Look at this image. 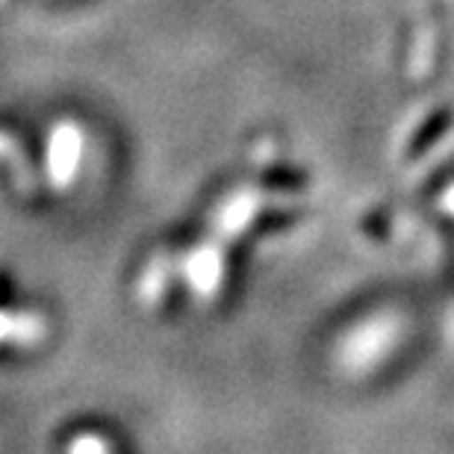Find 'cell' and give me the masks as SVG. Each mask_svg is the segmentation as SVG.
Here are the masks:
<instances>
[{"label": "cell", "mask_w": 454, "mask_h": 454, "mask_svg": "<svg viewBox=\"0 0 454 454\" xmlns=\"http://www.w3.org/2000/svg\"><path fill=\"white\" fill-rule=\"evenodd\" d=\"M407 319L398 310H372L354 319L333 345V366L351 380L372 378L402 351Z\"/></svg>", "instance_id": "6da1fadb"}, {"label": "cell", "mask_w": 454, "mask_h": 454, "mask_svg": "<svg viewBox=\"0 0 454 454\" xmlns=\"http://www.w3.org/2000/svg\"><path fill=\"white\" fill-rule=\"evenodd\" d=\"M89 157V136L80 121L62 118L44 139V177L57 192H68L80 184Z\"/></svg>", "instance_id": "7a4b0ae2"}, {"label": "cell", "mask_w": 454, "mask_h": 454, "mask_svg": "<svg viewBox=\"0 0 454 454\" xmlns=\"http://www.w3.org/2000/svg\"><path fill=\"white\" fill-rule=\"evenodd\" d=\"M180 275H184L189 293L198 295L201 301H210L222 293L227 278V260L219 245H198L180 262Z\"/></svg>", "instance_id": "3957f363"}, {"label": "cell", "mask_w": 454, "mask_h": 454, "mask_svg": "<svg viewBox=\"0 0 454 454\" xmlns=\"http://www.w3.org/2000/svg\"><path fill=\"white\" fill-rule=\"evenodd\" d=\"M262 204L266 201L260 198L257 189H239V192H233L231 198H224L219 204V210H215V219H213L215 233L242 236L254 224V219L260 215Z\"/></svg>", "instance_id": "277c9868"}, {"label": "cell", "mask_w": 454, "mask_h": 454, "mask_svg": "<svg viewBox=\"0 0 454 454\" xmlns=\"http://www.w3.org/2000/svg\"><path fill=\"white\" fill-rule=\"evenodd\" d=\"M48 333V322L35 310L0 307V348H30Z\"/></svg>", "instance_id": "5b68a950"}, {"label": "cell", "mask_w": 454, "mask_h": 454, "mask_svg": "<svg viewBox=\"0 0 454 454\" xmlns=\"http://www.w3.org/2000/svg\"><path fill=\"white\" fill-rule=\"evenodd\" d=\"M71 451H80V449H92V451H110L113 442H106L101 437H86V440H71L68 442Z\"/></svg>", "instance_id": "8992f818"}, {"label": "cell", "mask_w": 454, "mask_h": 454, "mask_svg": "<svg viewBox=\"0 0 454 454\" xmlns=\"http://www.w3.org/2000/svg\"><path fill=\"white\" fill-rule=\"evenodd\" d=\"M440 210H446L449 215H454V184L442 189V195H440Z\"/></svg>", "instance_id": "52a82bcc"}, {"label": "cell", "mask_w": 454, "mask_h": 454, "mask_svg": "<svg viewBox=\"0 0 454 454\" xmlns=\"http://www.w3.org/2000/svg\"><path fill=\"white\" fill-rule=\"evenodd\" d=\"M0 4H4V0H0Z\"/></svg>", "instance_id": "ba28073f"}]
</instances>
